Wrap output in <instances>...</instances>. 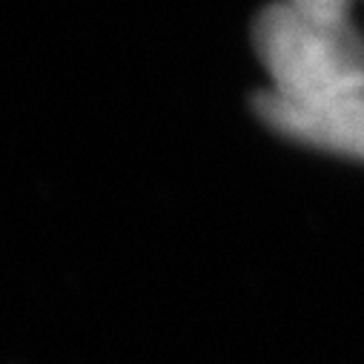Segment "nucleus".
Segmentation results:
<instances>
[{"label":"nucleus","mask_w":364,"mask_h":364,"mask_svg":"<svg viewBox=\"0 0 364 364\" xmlns=\"http://www.w3.org/2000/svg\"><path fill=\"white\" fill-rule=\"evenodd\" d=\"M255 52L272 92L313 98L364 92V38L341 0H290L258 15Z\"/></svg>","instance_id":"f257e3e1"},{"label":"nucleus","mask_w":364,"mask_h":364,"mask_svg":"<svg viewBox=\"0 0 364 364\" xmlns=\"http://www.w3.org/2000/svg\"><path fill=\"white\" fill-rule=\"evenodd\" d=\"M255 112L279 135L324 152L364 161V92L293 98L264 89Z\"/></svg>","instance_id":"f03ea898"}]
</instances>
